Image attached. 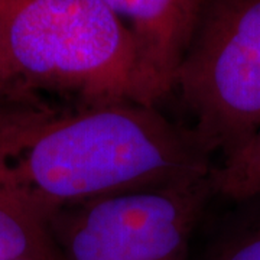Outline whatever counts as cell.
Returning a JSON list of instances; mask_svg holds the SVG:
<instances>
[{
    "mask_svg": "<svg viewBox=\"0 0 260 260\" xmlns=\"http://www.w3.org/2000/svg\"><path fill=\"white\" fill-rule=\"evenodd\" d=\"M0 165L47 220L70 205L192 182L214 169L192 130L135 102L49 110L0 135Z\"/></svg>",
    "mask_w": 260,
    "mask_h": 260,
    "instance_id": "1",
    "label": "cell"
},
{
    "mask_svg": "<svg viewBox=\"0 0 260 260\" xmlns=\"http://www.w3.org/2000/svg\"><path fill=\"white\" fill-rule=\"evenodd\" d=\"M0 30L13 83L81 107L143 104L135 41L103 0H0Z\"/></svg>",
    "mask_w": 260,
    "mask_h": 260,
    "instance_id": "2",
    "label": "cell"
},
{
    "mask_svg": "<svg viewBox=\"0 0 260 260\" xmlns=\"http://www.w3.org/2000/svg\"><path fill=\"white\" fill-rule=\"evenodd\" d=\"M175 88L192 133L221 162L260 127V0H205Z\"/></svg>",
    "mask_w": 260,
    "mask_h": 260,
    "instance_id": "3",
    "label": "cell"
},
{
    "mask_svg": "<svg viewBox=\"0 0 260 260\" xmlns=\"http://www.w3.org/2000/svg\"><path fill=\"white\" fill-rule=\"evenodd\" d=\"M211 175L61 208L48 220L62 260H194Z\"/></svg>",
    "mask_w": 260,
    "mask_h": 260,
    "instance_id": "4",
    "label": "cell"
},
{
    "mask_svg": "<svg viewBox=\"0 0 260 260\" xmlns=\"http://www.w3.org/2000/svg\"><path fill=\"white\" fill-rule=\"evenodd\" d=\"M135 41L142 100L155 106L175 88L205 0H103Z\"/></svg>",
    "mask_w": 260,
    "mask_h": 260,
    "instance_id": "5",
    "label": "cell"
},
{
    "mask_svg": "<svg viewBox=\"0 0 260 260\" xmlns=\"http://www.w3.org/2000/svg\"><path fill=\"white\" fill-rule=\"evenodd\" d=\"M62 260L48 220L19 195L0 167V260Z\"/></svg>",
    "mask_w": 260,
    "mask_h": 260,
    "instance_id": "6",
    "label": "cell"
},
{
    "mask_svg": "<svg viewBox=\"0 0 260 260\" xmlns=\"http://www.w3.org/2000/svg\"><path fill=\"white\" fill-rule=\"evenodd\" d=\"M214 195L237 203L260 197V127L233 156L214 165Z\"/></svg>",
    "mask_w": 260,
    "mask_h": 260,
    "instance_id": "7",
    "label": "cell"
},
{
    "mask_svg": "<svg viewBox=\"0 0 260 260\" xmlns=\"http://www.w3.org/2000/svg\"><path fill=\"white\" fill-rule=\"evenodd\" d=\"M194 260H260V207L223 227Z\"/></svg>",
    "mask_w": 260,
    "mask_h": 260,
    "instance_id": "8",
    "label": "cell"
},
{
    "mask_svg": "<svg viewBox=\"0 0 260 260\" xmlns=\"http://www.w3.org/2000/svg\"><path fill=\"white\" fill-rule=\"evenodd\" d=\"M48 112L47 107L22 104L0 97V135L35 120Z\"/></svg>",
    "mask_w": 260,
    "mask_h": 260,
    "instance_id": "9",
    "label": "cell"
},
{
    "mask_svg": "<svg viewBox=\"0 0 260 260\" xmlns=\"http://www.w3.org/2000/svg\"><path fill=\"white\" fill-rule=\"evenodd\" d=\"M20 260H37V259H20Z\"/></svg>",
    "mask_w": 260,
    "mask_h": 260,
    "instance_id": "10",
    "label": "cell"
}]
</instances>
